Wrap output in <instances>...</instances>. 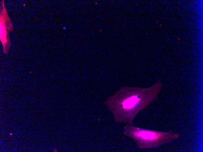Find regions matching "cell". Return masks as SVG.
Wrapping results in <instances>:
<instances>
[{"label":"cell","mask_w":203,"mask_h":152,"mask_svg":"<svg viewBox=\"0 0 203 152\" xmlns=\"http://www.w3.org/2000/svg\"><path fill=\"white\" fill-rule=\"evenodd\" d=\"M12 133H11L10 134V135H12Z\"/></svg>","instance_id":"cell-3"},{"label":"cell","mask_w":203,"mask_h":152,"mask_svg":"<svg viewBox=\"0 0 203 152\" xmlns=\"http://www.w3.org/2000/svg\"><path fill=\"white\" fill-rule=\"evenodd\" d=\"M124 134L133 140L137 147L142 149L157 148L172 142L179 137L172 130L160 131L149 130L127 124L124 127Z\"/></svg>","instance_id":"cell-2"},{"label":"cell","mask_w":203,"mask_h":152,"mask_svg":"<svg viewBox=\"0 0 203 152\" xmlns=\"http://www.w3.org/2000/svg\"><path fill=\"white\" fill-rule=\"evenodd\" d=\"M162 87L160 80L148 88L121 87L111 100L115 121L133 125L136 115L157 99Z\"/></svg>","instance_id":"cell-1"}]
</instances>
